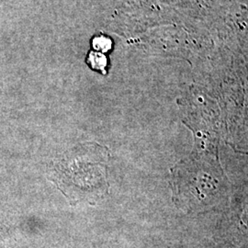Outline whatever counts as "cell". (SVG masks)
Listing matches in <instances>:
<instances>
[{
    "label": "cell",
    "instance_id": "cell-1",
    "mask_svg": "<svg viewBox=\"0 0 248 248\" xmlns=\"http://www.w3.org/2000/svg\"><path fill=\"white\" fill-rule=\"evenodd\" d=\"M108 149L87 142L65 152L53 162V181L71 201H96L106 195Z\"/></svg>",
    "mask_w": 248,
    "mask_h": 248
},
{
    "label": "cell",
    "instance_id": "cell-2",
    "mask_svg": "<svg viewBox=\"0 0 248 248\" xmlns=\"http://www.w3.org/2000/svg\"><path fill=\"white\" fill-rule=\"evenodd\" d=\"M89 60L93 69L106 74L107 60L105 56L100 53H91L89 54Z\"/></svg>",
    "mask_w": 248,
    "mask_h": 248
},
{
    "label": "cell",
    "instance_id": "cell-3",
    "mask_svg": "<svg viewBox=\"0 0 248 248\" xmlns=\"http://www.w3.org/2000/svg\"><path fill=\"white\" fill-rule=\"evenodd\" d=\"M94 41L95 42H93V46H94V49H96V50L106 52L107 50H108L110 48V45H111L110 42L104 37L97 38Z\"/></svg>",
    "mask_w": 248,
    "mask_h": 248
},
{
    "label": "cell",
    "instance_id": "cell-4",
    "mask_svg": "<svg viewBox=\"0 0 248 248\" xmlns=\"http://www.w3.org/2000/svg\"><path fill=\"white\" fill-rule=\"evenodd\" d=\"M233 248V247H230V248Z\"/></svg>",
    "mask_w": 248,
    "mask_h": 248
}]
</instances>
